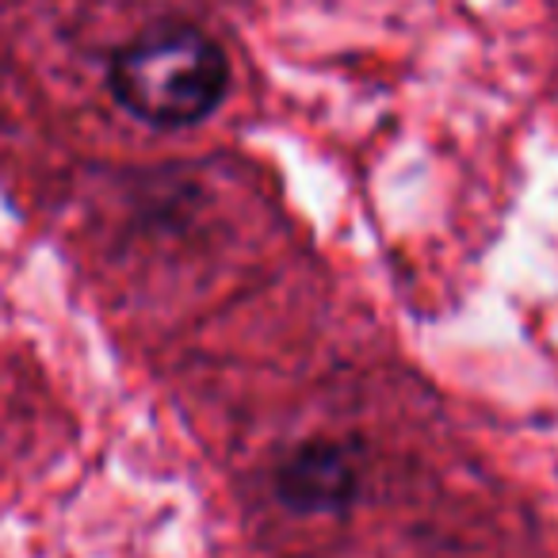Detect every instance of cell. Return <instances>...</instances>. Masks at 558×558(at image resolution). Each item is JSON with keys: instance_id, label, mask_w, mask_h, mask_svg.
Wrapping results in <instances>:
<instances>
[{"instance_id": "obj_2", "label": "cell", "mask_w": 558, "mask_h": 558, "mask_svg": "<svg viewBox=\"0 0 558 558\" xmlns=\"http://www.w3.org/2000/svg\"><path fill=\"white\" fill-rule=\"evenodd\" d=\"M276 501L299 517H341L360 497V471L337 444H299L276 466Z\"/></svg>"}, {"instance_id": "obj_1", "label": "cell", "mask_w": 558, "mask_h": 558, "mask_svg": "<svg viewBox=\"0 0 558 558\" xmlns=\"http://www.w3.org/2000/svg\"><path fill=\"white\" fill-rule=\"evenodd\" d=\"M116 104L154 131H184L218 111L230 93V58L192 24L142 32L108 65Z\"/></svg>"}]
</instances>
